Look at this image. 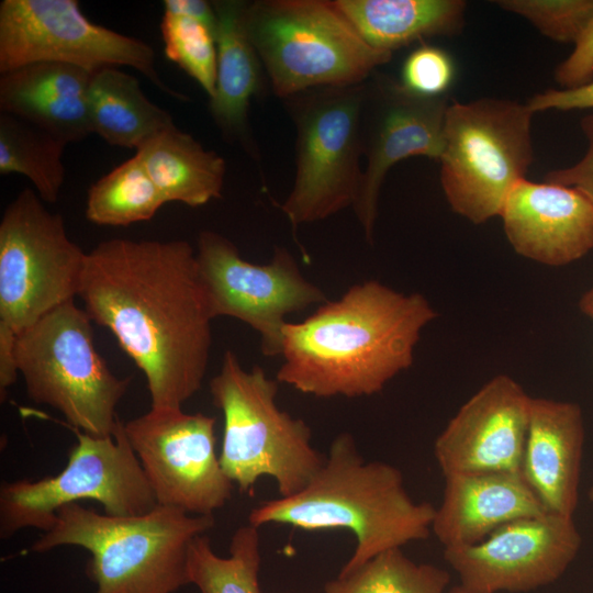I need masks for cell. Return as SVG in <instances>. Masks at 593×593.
Segmentation results:
<instances>
[{
  "label": "cell",
  "mask_w": 593,
  "mask_h": 593,
  "mask_svg": "<svg viewBox=\"0 0 593 593\" xmlns=\"http://www.w3.org/2000/svg\"><path fill=\"white\" fill-rule=\"evenodd\" d=\"M570 55L555 69L561 89H574L593 81V15L573 43Z\"/></svg>",
  "instance_id": "obj_33"
},
{
  "label": "cell",
  "mask_w": 593,
  "mask_h": 593,
  "mask_svg": "<svg viewBox=\"0 0 593 593\" xmlns=\"http://www.w3.org/2000/svg\"><path fill=\"white\" fill-rule=\"evenodd\" d=\"M78 296L144 373L152 407L182 409L200 390L214 317L191 244L100 242L86 254Z\"/></svg>",
  "instance_id": "obj_1"
},
{
  "label": "cell",
  "mask_w": 593,
  "mask_h": 593,
  "mask_svg": "<svg viewBox=\"0 0 593 593\" xmlns=\"http://www.w3.org/2000/svg\"><path fill=\"white\" fill-rule=\"evenodd\" d=\"M374 48L393 53L434 36H452L465 25L463 0H335Z\"/></svg>",
  "instance_id": "obj_24"
},
{
  "label": "cell",
  "mask_w": 593,
  "mask_h": 593,
  "mask_svg": "<svg viewBox=\"0 0 593 593\" xmlns=\"http://www.w3.org/2000/svg\"><path fill=\"white\" fill-rule=\"evenodd\" d=\"M449 582L447 570L416 563L401 548H394L328 581L324 593H446Z\"/></svg>",
  "instance_id": "obj_29"
},
{
  "label": "cell",
  "mask_w": 593,
  "mask_h": 593,
  "mask_svg": "<svg viewBox=\"0 0 593 593\" xmlns=\"http://www.w3.org/2000/svg\"><path fill=\"white\" fill-rule=\"evenodd\" d=\"M146 42L90 21L76 0H2L0 74L34 63H61L96 72L128 66L179 100L156 70Z\"/></svg>",
  "instance_id": "obj_12"
},
{
  "label": "cell",
  "mask_w": 593,
  "mask_h": 593,
  "mask_svg": "<svg viewBox=\"0 0 593 593\" xmlns=\"http://www.w3.org/2000/svg\"><path fill=\"white\" fill-rule=\"evenodd\" d=\"M503 10L527 20L544 36L574 43L593 15V0H499Z\"/></svg>",
  "instance_id": "obj_31"
},
{
  "label": "cell",
  "mask_w": 593,
  "mask_h": 593,
  "mask_svg": "<svg viewBox=\"0 0 593 593\" xmlns=\"http://www.w3.org/2000/svg\"><path fill=\"white\" fill-rule=\"evenodd\" d=\"M580 126L588 142L583 157L570 167L550 170L545 181L574 187L593 201V114L582 118Z\"/></svg>",
  "instance_id": "obj_34"
},
{
  "label": "cell",
  "mask_w": 593,
  "mask_h": 593,
  "mask_svg": "<svg viewBox=\"0 0 593 593\" xmlns=\"http://www.w3.org/2000/svg\"><path fill=\"white\" fill-rule=\"evenodd\" d=\"M167 203L136 155L97 180L88 191L87 219L127 226L148 221Z\"/></svg>",
  "instance_id": "obj_28"
},
{
  "label": "cell",
  "mask_w": 593,
  "mask_h": 593,
  "mask_svg": "<svg viewBox=\"0 0 593 593\" xmlns=\"http://www.w3.org/2000/svg\"><path fill=\"white\" fill-rule=\"evenodd\" d=\"M500 216L515 253L533 261L560 267L593 249V201L574 187L525 178Z\"/></svg>",
  "instance_id": "obj_18"
},
{
  "label": "cell",
  "mask_w": 593,
  "mask_h": 593,
  "mask_svg": "<svg viewBox=\"0 0 593 593\" xmlns=\"http://www.w3.org/2000/svg\"><path fill=\"white\" fill-rule=\"evenodd\" d=\"M584 446L581 406L532 398L521 472L549 513L573 517Z\"/></svg>",
  "instance_id": "obj_19"
},
{
  "label": "cell",
  "mask_w": 593,
  "mask_h": 593,
  "mask_svg": "<svg viewBox=\"0 0 593 593\" xmlns=\"http://www.w3.org/2000/svg\"><path fill=\"white\" fill-rule=\"evenodd\" d=\"M19 371L30 399L92 436H113L131 378H119L94 345L92 320L67 302L18 334Z\"/></svg>",
  "instance_id": "obj_8"
},
{
  "label": "cell",
  "mask_w": 593,
  "mask_h": 593,
  "mask_svg": "<svg viewBox=\"0 0 593 593\" xmlns=\"http://www.w3.org/2000/svg\"><path fill=\"white\" fill-rule=\"evenodd\" d=\"M18 334L0 322V396L5 399L8 389L15 383L20 373L16 357Z\"/></svg>",
  "instance_id": "obj_36"
},
{
  "label": "cell",
  "mask_w": 593,
  "mask_h": 593,
  "mask_svg": "<svg viewBox=\"0 0 593 593\" xmlns=\"http://www.w3.org/2000/svg\"><path fill=\"white\" fill-rule=\"evenodd\" d=\"M447 593H466L460 585L451 588Z\"/></svg>",
  "instance_id": "obj_39"
},
{
  "label": "cell",
  "mask_w": 593,
  "mask_h": 593,
  "mask_svg": "<svg viewBox=\"0 0 593 593\" xmlns=\"http://www.w3.org/2000/svg\"><path fill=\"white\" fill-rule=\"evenodd\" d=\"M67 144L12 114L0 112V174L26 177L45 202L57 201L65 180Z\"/></svg>",
  "instance_id": "obj_26"
},
{
  "label": "cell",
  "mask_w": 593,
  "mask_h": 593,
  "mask_svg": "<svg viewBox=\"0 0 593 593\" xmlns=\"http://www.w3.org/2000/svg\"><path fill=\"white\" fill-rule=\"evenodd\" d=\"M87 105L91 132L112 146L135 148L175 126L169 112L152 102L132 75L107 67L92 74Z\"/></svg>",
  "instance_id": "obj_25"
},
{
  "label": "cell",
  "mask_w": 593,
  "mask_h": 593,
  "mask_svg": "<svg viewBox=\"0 0 593 593\" xmlns=\"http://www.w3.org/2000/svg\"><path fill=\"white\" fill-rule=\"evenodd\" d=\"M164 12L198 21L215 34L216 13L212 2L204 0H165Z\"/></svg>",
  "instance_id": "obj_37"
},
{
  "label": "cell",
  "mask_w": 593,
  "mask_h": 593,
  "mask_svg": "<svg viewBox=\"0 0 593 593\" xmlns=\"http://www.w3.org/2000/svg\"><path fill=\"white\" fill-rule=\"evenodd\" d=\"M244 21L273 93L366 82L392 54L371 46L335 0L246 2Z\"/></svg>",
  "instance_id": "obj_5"
},
{
  "label": "cell",
  "mask_w": 593,
  "mask_h": 593,
  "mask_svg": "<svg viewBox=\"0 0 593 593\" xmlns=\"http://www.w3.org/2000/svg\"><path fill=\"white\" fill-rule=\"evenodd\" d=\"M449 103L447 94L419 96L388 76L373 74L366 81L360 125L366 165L353 209L369 242L389 170L413 156L439 159Z\"/></svg>",
  "instance_id": "obj_15"
},
{
  "label": "cell",
  "mask_w": 593,
  "mask_h": 593,
  "mask_svg": "<svg viewBox=\"0 0 593 593\" xmlns=\"http://www.w3.org/2000/svg\"><path fill=\"white\" fill-rule=\"evenodd\" d=\"M87 251L33 189H23L0 221V322L16 334L75 301Z\"/></svg>",
  "instance_id": "obj_11"
},
{
  "label": "cell",
  "mask_w": 593,
  "mask_h": 593,
  "mask_svg": "<svg viewBox=\"0 0 593 593\" xmlns=\"http://www.w3.org/2000/svg\"><path fill=\"white\" fill-rule=\"evenodd\" d=\"M212 3L216 13L217 74L215 92L209 100L210 112L223 136L257 159L248 110L251 99L261 90L264 68L246 31V1Z\"/></svg>",
  "instance_id": "obj_22"
},
{
  "label": "cell",
  "mask_w": 593,
  "mask_h": 593,
  "mask_svg": "<svg viewBox=\"0 0 593 593\" xmlns=\"http://www.w3.org/2000/svg\"><path fill=\"white\" fill-rule=\"evenodd\" d=\"M77 444L67 466L56 475L36 481L2 482L0 537L25 528L49 530L57 511L78 501L102 504L113 516L142 515L157 505L142 466L119 421L113 436H92L74 428Z\"/></svg>",
  "instance_id": "obj_10"
},
{
  "label": "cell",
  "mask_w": 593,
  "mask_h": 593,
  "mask_svg": "<svg viewBox=\"0 0 593 593\" xmlns=\"http://www.w3.org/2000/svg\"><path fill=\"white\" fill-rule=\"evenodd\" d=\"M455 75V63L445 49L422 45L404 60L401 82L416 94L439 97L446 94Z\"/></svg>",
  "instance_id": "obj_32"
},
{
  "label": "cell",
  "mask_w": 593,
  "mask_h": 593,
  "mask_svg": "<svg viewBox=\"0 0 593 593\" xmlns=\"http://www.w3.org/2000/svg\"><path fill=\"white\" fill-rule=\"evenodd\" d=\"M195 255L213 317L230 316L250 326L267 357L280 356L288 315L327 301L284 248H276L269 264L256 265L225 236L202 231Z\"/></svg>",
  "instance_id": "obj_13"
},
{
  "label": "cell",
  "mask_w": 593,
  "mask_h": 593,
  "mask_svg": "<svg viewBox=\"0 0 593 593\" xmlns=\"http://www.w3.org/2000/svg\"><path fill=\"white\" fill-rule=\"evenodd\" d=\"M588 497H589V501L592 503L593 505V484L591 485L589 492H588Z\"/></svg>",
  "instance_id": "obj_40"
},
{
  "label": "cell",
  "mask_w": 593,
  "mask_h": 593,
  "mask_svg": "<svg viewBox=\"0 0 593 593\" xmlns=\"http://www.w3.org/2000/svg\"><path fill=\"white\" fill-rule=\"evenodd\" d=\"M530 401L507 374L484 383L435 439L443 475L521 471Z\"/></svg>",
  "instance_id": "obj_17"
},
{
  "label": "cell",
  "mask_w": 593,
  "mask_h": 593,
  "mask_svg": "<svg viewBox=\"0 0 593 593\" xmlns=\"http://www.w3.org/2000/svg\"><path fill=\"white\" fill-rule=\"evenodd\" d=\"M444 478L443 500L432 524L444 548L478 544L504 524L548 513L521 471Z\"/></svg>",
  "instance_id": "obj_20"
},
{
  "label": "cell",
  "mask_w": 593,
  "mask_h": 593,
  "mask_svg": "<svg viewBox=\"0 0 593 593\" xmlns=\"http://www.w3.org/2000/svg\"><path fill=\"white\" fill-rule=\"evenodd\" d=\"M365 83L312 89L284 100L295 127V170L280 209L293 230L357 201Z\"/></svg>",
  "instance_id": "obj_9"
},
{
  "label": "cell",
  "mask_w": 593,
  "mask_h": 593,
  "mask_svg": "<svg viewBox=\"0 0 593 593\" xmlns=\"http://www.w3.org/2000/svg\"><path fill=\"white\" fill-rule=\"evenodd\" d=\"M214 524L213 515L158 504L142 515L113 516L71 503L57 511L54 525L31 550L60 546L88 550L87 573L96 593H174L189 583L192 540Z\"/></svg>",
  "instance_id": "obj_4"
},
{
  "label": "cell",
  "mask_w": 593,
  "mask_h": 593,
  "mask_svg": "<svg viewBox=\"0 0 593 593\" xmlns=\"http://www.w3.org/2000/svg\"><path fill=\"white\" fill-rule=\"evenodd\" d=\"M160 32L167 58L192 77L212 98L217 74L214 32L198 21L165 12Z\"/></svg>",
  "instance_id": "obj_30"
},
{
  "label": "cell",
  "mask_w": 593,
  "mask_h": 593,
  "mask_svg": "<svg viewBox=\"0 0 593 593\" xmlns=\"http://www.w3.org/2000/svg\"><path fill=\"white\" fill-rule=\"evenodd\" d=\"M533 110L501 98L450 101L439 157L440 186L450 209L473 224L500 216L534 161Z\"/></svg>",
  "instance_id": "obj_7"
},
{
  "label": "cell",
  "mask_w": 593,
  "mask_h": 593,
  "mask_svg": "<svg viewBox=\"0 0 593 593\" xmlns=\"http://www.w3.org/2000/svg\"><path fill=\"white\" fill-rule=\"evenodd\" d=\"M92 72L61 63H34L0 75V112L20 118L65 144L91 134L87 91Z\"/></svg>",
  "instance_id": "obj_21"
},
{
  "label": "cell",
  "mask_w": 593,
  "mask_h": 593,
  "mask_svg": "<svg viewBox=\"0 0 593 593\" xmlns=\"http://www.w3.org/2000/svg\"><path fill=\"white\" fill-rule=\"evenodd\" d=\"M573 517L555 513L502 525L484 540L444 548L466 593H522L557 581L578 556Z\"/></svg>",
  "instance_id": "obj_16"
},
{
  "label": "cell",
  "mask_w": 593,
  "mask_h": 593,
  "mask_svg": "<svg viewBox=\"0 0 593 593\" xmlns=\"http://www.w3.org/2000/svg\"><path fill=\"white\" fill-rule=\"evenodd\" d=\"M135 155L166 202L198 208L222 195L224 158L176 125L147 139Z\"/></svg>",
  "instance_id": "obj_23"
},
{
  "label": "cell",
  "mask_w": 593,
  "mask_h": 593,
  "mask_svg": "<svg viewBox=\"0 0 593 593\" xmlns=\"http://www.w3.org/2000/svg\"><path fill=\"white\" fill-rule=\"evenodd\" d=\"M436 507L415 502L402 472L383 461H366L348 433L335 437L310 482L290 496L261 502L248 522L255 527L287 525L309 532L347 529L356 546L338 575L377 555L427 539Z\"/></svg>",
  "instance_id": "obj_3"
},
{
  "label": "cell",
  "mask_w": 593,
  "mask_h": 593,
  "mask_svg": "<svg viewBox=\"0 0 593 593\" xmlns=\"http://www.w3.org/2000/svg\"><path fill=\"white\" fill-rule=\"evenodd\" d=\"M258 529L250 524L237 528L226 558L213 551L205 534L195 537L188 552L189 583L201 593H261Z\"/></svg>",
  "instance_id": "obj_27"
},
{
  "label": "cell",
  "mask_w": 593,
  "mask_h": 593,
  "mask_svg": "<svg viewBox=\"0 0 593 593\" xmlns=\"http://www.w3.org/2000/svg\"><path fill=\"white\" fill-rule=\"evenodd\" d=\"M579 307L584 315L593 320V284L580 299Z\"/></svg>",
  "instance_id": "obj_38"
},
{
  "label": "cell",
  "mask_w": 593,
  "mask_h": 593,
  "mask_svg": "<svg viewBox=\"0 0 593 593\" xmlns=\"http://www.w3.org/2000/svg\"><path fill=\"white\" fill-rule=\"evenodd\" d=\"M215 417L155 409L124 424L158 505L213 515L231 499L233 482L215 451Z\"/></svg>",
  "instance_id": "obj_14"
},
{
  "label": "cell",
  "mask_w": 593,
  "mask_h": 593,
  "mask_svg": "<svg viewBox=\"0 0 593 593\" xmlns=\"http://www.w3.org/2000/svg\"><path fill=\"white\" fill-rule=\"evenodd\" d=\"M436 316L419 293L376 280L354 284L305 320L287 322L276 380L316 398L379 393L412 366L421 333Z\"/></svg>",
  "instance_id": "obj_2"
},
{
  "label": "cell",
  "mask_w": 593,
  "mask_h": 593,
  "mask_svg": "<svg viewBox=\"0 0 593 593\" xmlns=\"http://www.w3.org/2000/svg\"><path fill=\"white\" fill-rule=\"evenodd\" d=\"M533 112L593 109V81L574 89H548L527 101Z\"/></svg>",
  "instance_id": "obj_35"
},
{
  "label": "cell",
  "mask_w": 593,
  "mask_h": 593,
  "mask_svg": "<svg viewBox=\"0 0 593 593\" xmlns=\"http://www.w3.org/2000/svg\"><path fill=\"white\" fill-rule=\"evenodd\" d=\"M278 384L259 366L243 368L231 350L210 381L213 403L224 417L220 463L243 493L270 477L280 496L293 495L325 459L311 444L309 425L277 405Z\"/></svg>",
  "instance_id": "obj_6"
}]
</instances>
